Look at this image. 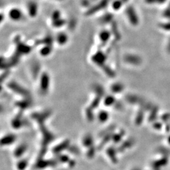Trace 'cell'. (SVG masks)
<instances>
[{
    "label": "cell",
    "instance_id": "obj_1",
    "mask_svg": "<svg viewBox=\"0 0 170 170\" xmlns=\"http://www.w3.org/2000/svg\"><path fill=\"white\" fill-rule=\"evenodd\" d=\"M126 13L131 23L134 25H137L139 23V18L134 8L132 7H129L127 8Z\"/></svg>",
    "mask_w": 170,
    "mask_h": 170
},
{
    "label": "cell",
    "instance_id": "obj_2",
    "mask_svg": "<svg viewBox=\"0 0 170 170\" xmlns=\"http://www.w3.org/2000/svg\"><path fill=\"white\" fill-rule=\"evenodd\" d=\"M107 59L106 55L103 53L102 51L98 52L95 54L94 56H93L92 60L97 64L99 65H102L103 64L104 62Z\"/></svg>",
    "mask_w": 170,
    "mask_h": 170
},
{
    "label": "cell",
    "instance_id": "obj_3",
    "mask_svg": "<svg viewBox=\"0 0 170 170\" xmlns=\"http://www.w3.org/2000/svg\"><path fill=\"white\" fill-rule=\"evenodd\" d=\"M124 59L127 62L134 65H139L142 62V60L140 58V57L134 55H127L125 57Z\"/></svg>",
    "mask_w": 170,
    "mask_h": 170
},
{
    "label": "cell",
    "instance_id": "obj_4",
    "mask_svg": "<svg viewBox=\"0 0 170 170\" xmlns=\"http://www.w3.org/2000/svg\"><path fill=\"white\" fill-rule=\"evenodd\" d=\"M9 16L11 20L18 21L21 20L22 17V13L18 8H13L10 11Z\"/></svg>",
    "mask_w": 170,
    "mask_h": 170
},
{
    "label": "cell",
    "instance_id": "obj_5",
    "mask_svg": "<svg viewBox=\"0 0 170 170\" xmlns=\"http://www.w3.org/2000/svg\"><path fill=\"white\" fill-rule=\"evenodd\" d=\"M48 84H49V78H48L47 74H43L41 78V90L43 91H47L48 88Z\"/></svg>",
    "mask_w": 170,
    "mask_h": 170
},
{
    "label": "cell",
    "instance_id": "obj_6",
    "mask_svg": "<svg viewBox=\"0 0 170 170\" xmlns=\"http://www.w3.org/2000/svg\"><path fill=\"white\" fill-rule=\"evenodd\" d=\"M107 3H108V1H107V0H103V1H102V2H100V3H99V5L94 7L92 8L90 11H88V13H89L90 15H91V14L94 13L95 11H98L99 10H102V8H105V7H107Z\"/></svg>",
    "mask_w": 170,
    "mask_h": 170
},
{
    "label": "cell",
    "instance_id": "obj_7",
    "mask_svg": "<svg viewBox=\"0 0 170 170\" xmlns=\"http://www.w3.org/2000/svg\"><path fill=\"white\" fill-rule=\"evenodd\" d=\"M28 10L29 12V15L32 16H35L37 15V3L34 2H30L28 5Z\"/></svg>",
    "mask_w": 170,
    "mask_h": 170
},
{
    "label": "cell",
    "instance_id": "obj_8",
    "mask_svg": "<svg viewBox=\"0 0 170 170\" xmlns=\"http://www.w3.org/2000/svg\"><path fill=\"white\" fill-rule=\"evenodd\" d=\"M57 40L60 45L64 44L67 41V36L64 33H60L57 37Z\"/></svg>",
    "mask_w": 170,
    "mask_h": 170
},
{
    "label": "cell",
    "instance_id": "obj_9",
    "mask_svg": "<svg viewBox=\"0 0 170 170\" xmlns=\"http://www.w3.org/2000/svg\"><path fill=\"white\" fill-rule=\"evenodd\" d=\"M124 90V86L120 83H115L112 86V90L114 93H118Z\"/></svg>",
    "mask_w": 170,
    "mask_h": 170
},
{
    "label": "cell",
    "instance_id": "obj_10",
    "mask_svg": "<svg viewBox=\"0 0 170 170\" xmlns=\"http://www.w3.org/2000/svg\"><path fill=\"white\" fill-rule=\"evenodd\" d=\"M110 37V34L108 31H103L100 35V40H102V41L103 42H107Z\"/></svg>",
    "mask_w": 170,
    "mask_h": 170
},
{
    "label": "cell",
    "instance_id": "obj_11",
    "mask_svg": "<svg viewBox=\"0 0 170 170\" xmlns=\"http://www.w3.org/2000/svg\"><path fill=\"white\" fill-rule=\"evenodd\" d=\"M122 0H115L112 3V7L115 10H118L122 7Z\"/></svg>",
    "mask_w": 170,
    "mask_h": 170
},
{
    "label": "cell",
    "instance_id": "obj_12",
    "mask_svg": "<svg viewBox=\"0 0 170 170\" xmlns=\"http://www.w3.org/2000/svg\"><path fill=\"white\" fill-rule=\"evenodd\" d=\"M51 52V47H45L41 50V54L43 56H47Z\"/></svg>",
    "mask_w": 170,
    "mask_h": 170
},
{
    "label": "cell",
    "instance_id": "obj_13",
    "mask_svg": "<svg viewBox=\"0 0 170 170\" xmlns=\"http://www.w3.org/2000/svg\"><path fill=\"white\" fill-rule=\"evenodd\" d=\"M160 27L164 30L170 31V21L161 23V25H160Z\"/></svg>",
    "mask_w": 170,
    "mask_h": 170
},
{
    "label": "cell",
    "instance_id": "obj_14",
    "mask_svg": "<svg viewBox=\"0 0 170 170\" xmlns=\"http://www.w3.org/2000/svg\"><path fill=\"white\" fill-rule=\"evenodd\" d=\"M64 21L62 20H61V19H58V20H54V22H53L54 25L55 27H57L62 26L64 25Z\"/></svg>",
    "mask_w": 170,
    "mask_h": 170
},
{
    "label": "cell",
    "instance_id": "obj_15",
    "mask_svg": "<svg viewBox=\"0 0 170 170\" xmlns=\"http://www.w3.org/2000/svg\"><path fill=\"white\" fill-rule=\"evenodd\" d=\"M166 0H145V2L149 3V4H153V3H163Z\"/></svg>",
    "mask_w": 170,
    "mask_h": 170
},
{
    "label": "cell",
    "instance_id": "obj_16",
    "mask_svg": "<svg viewBox=\"0 0 170 170\" xmlns=\"http://www.w3.org/2000/svg\"><path fill=\"white\" fill-rule=\"evenodd\" d=\"M59 17H60V13L57 11H55L53 15V18L54 21L56 20H58V19H60Z\"/></svg>",
    "mask_w": 170,
    "mask_h": 170
},
{
    "label": "cell",
    "instance_id": "obj_17",
    "mask_svg": "<svg viewBox=\"0 0 170 170\" xmlns=\"http://www.w3.org/2000/svg\"><path fill=\"white\" fill-rule=\"evenodd\" d=\"M164 15L165 17L170 18V8H169L168 10H166L164 13Z\"/></svg>",
    "mask_w": 170,
    "mask_h": 170
},
{
    "label": "cell",
    "instance_id": "obj_18",
    "mask_svg": "<svg viewBox=\"0 0 170 170\" xmlns=\"http://www.w3.org/2000/svg\"><path fill=\"white\" fill-rule=\"evenodd\" d=\"M167 51L169 53H170V39L168 42V46H167Z\"/></svg>",
    "mask_w": 170,
    "mask_h": 170
},
{
    "label": "cell",
    "instance_id": "obj_19",
    "mask_svg": "<svg viewBox=\"0 0 170 170\" xmlns=\"http://www.w3.org/2000/svg\"><path fill=\"white\" fill-rule=\"evenodd\" d=\"M122 2H127L128 0H122Z\"/></svg>",
    "mask_w": 170,
    "mask_h": 170
},
{
    "label": "cell",
    "instance_id": "obj_20",
    "mask_svg": "<svg viewBox=\"0 0 170 170\" xmlns=\"http://www.w3.org/2000/svg\"><path fill=\"white\" fill-rule=\"evenodd\" d=\"M58 1H62V0H58Z\"/></svg>",
    "mask_w": 170,
    "mask_h": 170
}]
</instances>
